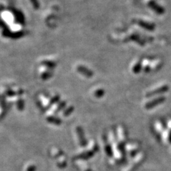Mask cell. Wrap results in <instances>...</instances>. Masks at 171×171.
<instances>
[{"label":"cell","mask_w":171,"mask_h":171,"mask_svg":"<svg viewBox=\"0 0 171 171\" xmlns=\"http://www.w3.org/2000/svg\"><path fill=\"white\" fill-rule=\"evenodd\" d=\"M47 120L49 122L55 125H57V126H60L62 124V120H60V119L55 117H52V116L49 117L47 119Z\"/></svg>","instance_id":"obj_7"},{"label":"cell","mask_w":171,"mask_h":171,"mask_svg":"<svg viewBox=\"0 0 171 171\" xmlns=\"http://www.w3.org/2000/svg\"><path fill=\"white\" fill-rule=\"evenodd\" d=\"M169 141L171 143V131L169 133Z\"/></svg>","instance_id":"obj_12"},{"label":"cell","mask_w":171,"mask_h":171,"mask_svg":"<svg viewBox=\"0 0 171 171\" xmlns=\"http://www.w3.org/2000/svg\"><path fill=\"white\" fill-rule=\"evenodd\" d=\"M44 64L46 65V66L49 68H54L56 66V63L54 62L49 61V60H46L44 62Z\"/></svg>","instance_id":"obj_10"},{"label":"cell","mask_w":171,"mask_h":171,"mask_svg":"<svg viewBox=\"0 0 171 171\" xmlns=\"http://www.w3.org/2000/svg\"><path fill=\"white\" fill-rule=\"evenodd\" d=\"M117 136L118 139L120 142V143H122L125 141L126 139V134L125 130L122 126H119L117 127Z\"/></svg>","instance_id":"obj_5"},{"label":"cell","mask_w":171,"mask_h":171,"mask_svg":"<svg viewBox=\"0 0 171 171\" xmlns=\"http://www.w3.org/2000/svg\"><path fill=\"white\" fill-rule=\"evenodd\" d=\"M168 90H169V87L166 85L164 86H162L160 87H158V88L154 89L151 91H150L147 93L146 96H148V97H150V96L156 95H159V94H162V93H164L167 92Z\"/></svg>","instance_id":"obj_2"},{"label":"cell","mask_w":171,"mask_h":171,"mask_svg":"<svg viewBox=\"0 0 171 171\" xmlns=\"http://www.w3.org/2000/svg\"><path fill=\"white\" fill-rule=\"evenodd\" d=\"M59 100H60V96H59V95H55L51 99L50 103H51V104L55 103H57Z\"/></svg>","instance_id":"obj_11"},{"label":"cell","mask_w":171,"mask_h":171,"mask_svg":"<svg viewBox=\"0 0 171 171\" xmlns=\"http://www.w3.org/2000/svg\"><path fill=\"white\" fill-rule=\"evenodd\" d=\"M142 68V63L139 61L136 62L135 63V64L133 65V66L132 67V72L135 74H138Z\"/></svg>","instance_id":"obj_6"},{"label":"cell","mask_w":171,"mask_h":171,"mask_svg":"<svg viewBox=\"0 0 171 171\" xmlns=\"http://www.w3.org/2000/svg\"><path fill=\"white\" fill-rule=\"evenodd\" d=\"M76 133L77 137H78L80 145L81 146H84L86 145V139L84 135V132L81 127L77 126L76 127Z\"/></svg>","instance_id":"obj_4"},{"label":"cell","mask_w":171,"mask_h":171,"mask_svg":"<svg viewBox=\"0 0 171 171\" xmlns=\"http://www.w3.org/2000/svg\"><path fill=\"white\" fill-rule=\"evenodd\" d=\"M166 100V98L164 96H160V97H158L152 99L151 101H149L147 102V103L145 104V107L147 108V109H151L152 108H154L157 107V105H160Z\"/></svg>","instance_id":"obj_1"},{"label":"cell","mask_w":171,"mask_h":171,"mask_svg":"<svg viewBox=\"0 0 171 171\" xmlns=\"http://www.w3.org/2000/svg\"><path fill=\"white\" fill-rule=\"evenodd\" d=\"M105 95V91L102 89H98L94 92V95L96 98H101Z\"/></svg>","instance_id":"obj_9"},{"label":"cell","mask_w":171,"mask_h":171,"mask_svg":"<svg viewBox=\"0 0 171 171\" xmlns=\"http://www.w3.org/2000/svg\"><path fill=\"white\" fill-rule=\"evenodd\" d=\"M76 69L77 72L80 73L82 75L84 76L85 77H91L93 76V73L92 71L90 69H88V68L86 67L85 66H83V65H78V66L77 67Z\"/></svg>","instance_id":"obj_3"},{"label":"cell","mask_w":171,"mask_h":171,"mask_svg":"<svg viewBox=\"0 0 171 171\" xmlns=\"http://www.w3.org/2000/svg\"><path fill=\"white\" fill-rule=\"evenodd\" d=\"M74 110V108L72 106H69L63 110V112H62V116L64 117H67L70 116V115L73 112Z\"/></svg>","instance_id":"obj_8"}]
</instances>
